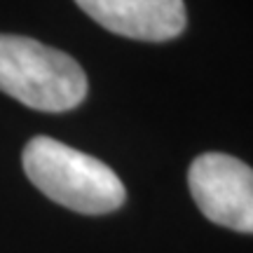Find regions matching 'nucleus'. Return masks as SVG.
I'll return each instance as SVG.
<instances>
[{
  "instance_id": "nucleus-3",
  "label": "nucleus",
  "mask_w": 253,
  "mask_h": 253,
  "mask_svg": "<svg viewBox=\"0 0 253 253\" xmlns=\"http://www.w3.org/2000/svg\"><path fill=\"white\" fill-rule=\"evenodd\" d=\"M188 185L199 211L216 225L253 235V169L225 153L199 155Z\"/></svg>"
},
{
  "instance_id": "nucleus-2",
  "label": "nucleus",
  "mask_w": 253,
  "mask_h": 253,
  "mask_svg": "<svg viewBox=\"0 0 253 253\" xmlns=\"http://www.w3.org/2000/svg\"><path fill=\"white\" fill-rule=\"evenodd\" d=\"M0 91L33 110L63 113L87 96V75L71 54L33 38L0 33Z\"/></svg>"
},
{
  "instance_id": "nucleus-1",
  "label": "nucleus",
  "mask_w": 253,
  "mask_h": 253,
  "mask_svg": "<svg viewBox=\"0 0 253 253\" xmlns=\"http://www.w3.org/2000/svg\"><path fill=\"white\" fill-rule=\"evenodd\" d=\"M21 162L42 195L84 216L110 213L126 199L125 185L108 164L49 136L31 138Z\"/></svg>"
},
{
  "instance_id": "nucleus-4",
  "label": "nucleus",
  "mask_w": 253,
  "mask_h": 253,
  "mask_svg": "<svg viewBox=\"0 0 253 253\" xmlns=\"http://www.w3.org/2000/svg\"><path fill=\"white\" fill-rule=\"evenodd\" d=\"M78 7L115 36L167 42L188 24L183 0H75Z\"/></svg>"
}]
</instances>
